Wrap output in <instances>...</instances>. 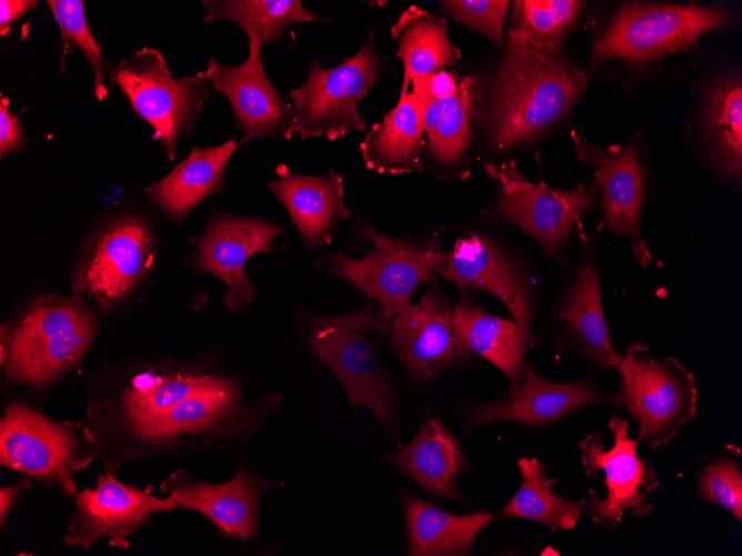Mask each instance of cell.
I'll return each mask as SVG.
<instances>
[{"instance_id":"obj_8","label":"cell","mask_w":742,"mask_h":556,"mask_svg":"<svg viewBox=\"0 0 742 556\" xmlns=\"http://www.w3.org/2000/svg\"><path fill=\"white\" fill-rule=\"evenodd\" d=\"M384 61L374 46V30L353 55L334 68L318 61L309 67L305 82L290 91L294 132L303 140L325 137L334 141L349 132H361L367 121L359 102L377 83Z\"/></svg>"},{"instance_id":"obj_23","label":"cell","mask_w":742,"mask_h":556,"mask_svg":"<svg viewBox=\"0 0 742 556\" xmlns=\"http://www.w3.org/2000/svg\"><path fill=\"white\" fill-rule=\"evenodd\" d=\"M269 188L293 220L307 250L331 244L337 225L350 218L343 202V180L337 172L312 176L280 164Z\"/></svg>"},{"instance_id":"obj_25","label":"cell","mask_w":742,"mask_h":556,"mask_svg":"<svg viewBox=\"0 0 742 556\" xmlns=\"http://www.w3.org/2000/svg\"><path fill=\"white\" fill-rule=\"evenodd\" d=\"M385 461L429 493L465 504L457 477L468 463L457 437L437 417H425L415 437Z\"/></svg>"},{"instance_id":"obj_18","label":"cell","mask_w":742,"mask_h":556,"mask_svg":"<svg viewBox=\"0 0 742 556\" xmlns=\"http://www.w3.org/2000/svg\"><path fill=\"white\" fill-rule=\"evenodd\" d=\"M571 135L576 160L595 169L604 225L626 237L635 260L646 267L652 257L640 233L645 179L635 146H600L576 132Z\"/></svg>"},{"instance_id":"obj_31","label":"cell","mask_w":742,"mask_h":556,"mask_svg":"<svg viewBox=\"0 0 742 556\" xmlns=\"http://www.w3.org/2000/svg\"><path fill=\"white\" fill-rule=\"evenodd\" d=\"M518 467L521 484L499 514L535 520L553 532L575 527L581 512L580 504L552 492L559 478H548L547 468L538 458L523 457L518 462Z\"/></svg>"},{"instance_id":"obj_11","label":"cell","mask_w":742,"mask_h":556,"mask_svg":"<svg viewBox=\"0 0 742 556\" xmlns=\"http://www.w3.org/2000/svg\"><path fill=\"white\" fill-rule=\"evenodd\" d=\"M630 423L612 416L609 428L613 445L605 449L600 432L588 434L580 444L581 463L590 478L603 474L606 495L600 498L594 491L580 502V509L605 528L616 526L625 510L636 518L653 509L650 494L661 487L650 462L638 454L639 439L629 435Z\"/></svg>"},{"instance_id":"obj_39","label":"cell","mask_w":742,"mask_h":556,"mask_svg":"<svg viewBox=\"0 0 742 556\" xmlns=\"http://www.w3.org/2000/svg\"><path fill=\"white\" fill-rule=\"evenodd\" d=\"M33 0H1L0 1V33L7 36L11 26L37 6Z\"/></svg>"},{"instance_id":"obj_28","label":"cell","mask_w":742,"mask_h":556,"mask_svg":"<svg viewBox=\"0 0 742 556\" xmlns=\"http://www.w3.org/2000/svg\"><path fill=\"white\" fill-rule=\"evenodd\" d=\"M390 34L398 41L395 55L403 63L400 97L410 92L412 80L452 67L461 58L448 36L447 21L417 6L400 14Z\"/></svg>"},{"instance_id":"obj_29","label":"cell","mask_w":742,"mask_h":556,"mask_svg":"<svg viewBox=\"0 0 742 556\" xmlns=\"http://www.w3.org/2000/svg\"><path fill=\"white\" fill-rule=\"evenodd\" d=\"M495 518L477 512L453 515L419 498L405 501L409 555L468 556L478 533Z\"/></svg>"},{"instance_id":"obj_34","label":"cell","mask_w":742,"mask_h":556,"mask_svg":"<svg viewBox=\"0 0 742 556\" xmlns=\"http://www.w3.org/2000/svg\"><path fill=\"white\" fill-rule=\"evenodd\" d=\"M47 3L61 31L64 47L77 46L90 63L94 73V94L102 101L108 94L103 80L112 65L102 55L101 47L89 30L83 1L48 0Z\"/></svg>"},{"instance_id":"obj_17","label":"cell","mask_w":742,"mask_h":556,"mask_svg":"<svg viewBox=\"0 0 742 556\" xmlns=\"http://www.w3.org/2000/svg\"><path fill=\"white\" fill-rule=\"evenodd\" d=\"M608 401L592 376L575 382H552L541 377L530 362H523L518 382L498 400L481 405L460 404L465 431L484 425L514 422L527 427L554 423L595 401Z\"/></svg>"},{"instance_id":"obj_15","label":"cell","mask_w":742,"mask_h":556,"mask_svg":"<svg viewBox=\"0 0 742 556\" xmlns=\"http://www.w3.org/2000/svg\"><path fill=\"white\" fill-rule=\"evenodd\" d=\"M153 486L139 488L121 483L113 472L97 475L94 488L74 496L76 510L70 517L64 542L69 546L91 547L108 537L109 545L129 548L128 537L153 513L177 507L173 499L152 495Z\"/></svg>"},{"instance_id":"obj_38","label":"cell","mask_w":742,"mask_h":556,"mask_svg":"<svg viewBox=\"0 0 742 556\" xmlns=\"http://www.w3.org/2000/svg\"><path fill=\"white\" fill-rule=\"evenodd\" d=\"M424 78L428 92L434 100H444L453 95L459 87L457 77L444 69Z\"/></svg>"},{"instance_id":"obj_32","label":"cell","mask_w":742,"mask_h":556,"mask_svg":"<svg viewBox=\"0 0 742 556\" xmlns=\"http://www.w3.org/2000/svg\"><path fill=\"white\" fill-rule=\"evenodd\" d=\"M207 23H238L248 39L261 44L275 42L292 23L325 21L308 11L300 0H203Z\"/></svg>"},{"instance_id":"obj_6","label":"cell","mask_w":742,"mask_h":556,"mask_svg":"<svg viewBox=\"0 0 742 556\" xmlns=\"http://www.w3.org/2000/svg\"><path fill=\"white\" fill-rule=\"evenodd\" d=\"M619 386L609 401L625 408L638 421L636 438L658 448L672 441L696 413L694 376L675 358L654 357L633 344L615 368Z\"/></svg>"},{"instance_id":"obj_9","label":"cell","mask_w":742,"mask_h":556,"mask_svg":"<svg viewBox=\"0 0 742 556\" xmlns=\"http://www.w3.org/2000/svg\"><path fill=\"white\" fill-rule=\"evenodd\" d=\"M82 423L56 422L24 402L8 404L0 422V464L67 497L79 492L72 473L90 464Z\"/></svg>"},{"instance_id":"obj_10","label":"cell","mask_w":742,"mask_h":556,"mask_svg":"<svg viewBox=\"0 0 742 556\" xmlns=\"http://www.w3.org/2000/svg\"><path fill=\"white\" fill-rule=\"evenodd\" d=\"M732 19L721 6L624 3L596 42L595 62L621 59L641 64L689 49L698 38Z\"/></svg>"},{"instance_id":"obj_16","label":"cell","mask_w":742,"mask_h":556,"mask_svg":"<svg viewBox=\"0 0 742 556\" xmlns=\"http://www.w3.org/2000/svg\"><path fill=\"white\" fill-rule=\"evenodd\" d=\"M248 57L239 65H227L207 59L204 71L211 85L223 93L230 104L235 127L242 133L240 143L253 139L289 140L294 132V110L270 82L261 57L260 42L248 39Z\"/></svg>"},{"instance_id":"obj_1","label":"cell","mask_w":742,"mask_h":556,"mask_svg":"<svg viewBox=\"0 0 742 556\" xmlns=\"http://www.w3.org/2000/svg\"><path fill=\"white\" fill-rule=\"evenodd\" d=\"M471 120L499 151L538 139L583 94L588 73L558 50L540 48L510 28L498 67L482 83L473 79Z\"/></svg>"},{"instance_id":"obj_24","label":"cell","mask_w":742,"mask_h":556,"mask_svg":"<svg viewBox=\"0 0 742 556\" xmlns=\"http://www.w3.org/2000/svg\"><path fill=\"white\" fill-rule=\"evenodd\" d=\"M452 322L461 345L495 365L514 386L527 353L539 342L530 325L484 312L468 290H461Z\"/></svg>"},{"instance_id":"obj_13","label":"cell","mask_w":742,"mask_h":556,"mask_svg":"<svg viewBox=\"0 0 742 556\" xmlns=\"http://www.w3.org/2000/svg\"><path fill=\"white\" fill-rule=\"evenodd\" d=\"M390 342L409 377L425 382L449 367L471 364L455 333L452 312L433 276L424 295L394 315Z\"/></svg>"},{"instance_id":"obj_40","label":"cell","mask_w":742,"mask_h":556,"mask_svg":"<svg viewBox=\"0 0 742 556\" xmlns=\"http://www.w3.org/2000/svg\"><path fill=\"white\" fill-rule=\"evenodd\" d=\"M32 485V482L30 479V476L28 475H22L18 481H16L13 484L1 487L0 489V520H1V527L4 525V520L11 509L13 508L16 502L18 501L19 496L28 488H30Z\"/></svg>"},{"instance_id":"obj_12","label":"cell","mask_w":742,"mask_h":556,"mask_svg":"<svg viewBox=\"0 0 742 556\" xmlns=\"http://www.w3.org/2000/svg\"><path fill=\"white\" fill-rule=\"evenodd\" d=\"M149 222L134 214L110 219L91 236L72 272V289L86 292L103 313L132 294L153 260Z\"/></svg>"},{"instance_id":"obj_27","label":"cell","mask_w":742,"mask_h":556,"mask_svg":"<svg viewBox=\"0 0 742 556\" xmlns=\"http://www.w3.org/2000/svg\"><path fill=\"white\" fill-rule=\"evenodd\" d=\"M473 78L463 77L455 93L444 100L430 98L424 111V134L431 173L439 179H467L470 150Z\"/></svg>"},{"instance_id":"obj_4","label":"cell","mask_w":742,"mask_h":556,"mask_svg":"<svg viewBox=\"0 0 742 556\" xmlns=\"http://www.w3.org/2000/svg\"><path fill=\"white\" fill-rule=\"evenodd\" d=\"M391 323L380 310L369 306L343 315L311 316L308 323L309 351L335 374L352 411L368 407L388 431L394 424L391 383L375 343L364 331L385 335Z\"/></svg>"},{"instance_id":"obj_21","label":"cell","mask_w":742,"mask_h":556,"mask_svg":"<svg viewBox=\"0 0 742 556\" xmlns=\"http://www.w3.org/2000/svg\"><path fill=\"white\" fill-rule=\"evenodd\" d=\"M259 479L240 467L229 481L210 484L179 471L169 476L161 489L177 507L193 509L209 518L223 533L242 540L257 529Z\"/></svg>"},{"instance_id":"obj_33","label":"cell","mask_w":742,"mask_h":556,"mask_svg":"<svg viewBox=\"0 0 742 556\" xmlns=\"http://www.w3.org/2000/svg\"><path fill=\"white\" fill-rule=\"evenodd\" d=\"M583 1L517 0L511 2L512 28L540 48L558 50L561 39L573 28Z\"/></svg>"},{"instance_id":"obj_5","label":"cell","mask_w":742,"mask_h":556,"mask_svg":"<svg viewBox=\"0 0 742 556\" xmlns=\"http://www.w3.org/2000/svg\"><path fill=\"white\" fill-rule=\"evenodd\" d=\"M483 168L495 186L493 203L481 211L485 219L518 226L558 260L574 234L585 240L582 220L596 199V183L555 190L525 179L515 160L501 165L484 162Z\"/></svg>"},{"instance_id":"obj_14","label":"cell","mask_w":742,"mask_h":556,"mask_svg":"<svg viewBox=\"0 0 742 556\" xmlns=\"http://www.w3.org/2000/svg\"><path fill=\"white\" fill-rule=\"evenodd\" d=\"M284 226L258 216H238L212 211L208 225L192 254L197 272L218 276L227 286L224 305L239 310L251 303L257 289L245 272L247 261L255 253H270L271 241L280 236Z\"/></svg>"},{"instance_id":"obj_35","label":"cell","mask_w":742,"mask_h":556,"mask_svg":"<svg viewBox=\"0 0 742 556\" xmlns=\"http://www.w3.org/2000/svg\"><path fill=\"white\" fill-rule=\"evenodd\" d=\"M741 451L729 445L720 456L708 462L698 481V492L708 503L721 506L738 520L742 519Z\"/></svg>"},{"instance_id":"obj_26","label":"cell","mask_w":742,"mask_h":556,"mask_svg":"<svg viewBox=\"0 0 742 556\" xmlns=\"http://www.w3.org/2000/svg\"><path fill=\"white\" fill-rule=\"evenodd\" d=\"M240 145L235 138L215 146L193 145L186 160L144 191L168 219L182 222L201 201L225 189L224 169Z\"/></svg>"},{"instance_id":"obj_37","label":"cell","mask_w":742,"mask_h":556,"mask_svg":"<svg viewBox=\"0 0 742 556\" xmlns=\"http://www.w3.org/2000/svg\"><path fill=\"white\" fill-rule=\"evenodd\" d=\"M10 100L1 97L0 101V154H4L22 149L27 140L24 129L19 122V114H11L9 111Z\"/></svg>"},{"instance_id":"obj_36","label":"cell","mask_w":742,"mask_h":556,"mask_svg":"<svg viewBox=\"0 0 742 556\" xmlns=\"http://www.w3.org/2000/svg\"><path fill=\"white\" fill-rule=\"evenodd\" d=\"M440 4L455 21L484 34L498 47L502 46L508 0H443Z\"/></svg>"},{"instance_id":"obj_30","label":"cell","mask_w":742,"mask_h":556,"mask_svg":"<svg viewBox=\"0 0 742 556\" xmlns=\"http://www.w3.org/2000/svg\"><path fill=\"white\" fill-rule=\"evenodd\" d=\"M702 139L710 144L709 163L741 181L742 81L740 74L720 78L710 89L703 111Z\"/></svg>"},{"instance_id":"obj_20","label":"cell","mask_w":742,"mask_h":556,"mask_svg":"<svg viewBox=\"0 0 742 556\" xmlns=\"http://www.w3.org/2000/svg\"><path fill=\"white\" fill-rule=\"evenodd\" d=\"M434 274L460 290H487L497 296L515 321L530 325L535 311L530 286L517 263L489 239L471 234L458 239L445 252Z\"/></svg>"},{"instance_id":"obj_19","label":"cell","mask_w":742,"mask_h":556,"mask_svg":"<svg viewBox=\"0 0 742 556\" xmlns=\"http://www.w3.org/2000/svg\"><path fill=\"white\" fill-rule=\"evenodd\" d=\"M550 313L560 346L574 352L594 370L618 367L622 354L609 335L596 259L582 261Z\"/></svg>"},{"instance_id":"obj_2","label":"cell","mask_w":742,"mask_h":556,"mask_svg":"<svg viewBox=\"0 0 742 556\" xmlns=\"http://www.w3.org/2000/svg\"><path fill=\"white\" fill-rule=\"evenodd\" d=\"M97 327V317L77 294L36 299L12 324L1 325L6 380L47 387L83 358Z\"/></svg>"},{"instance_id":"obj_7","label":"cell","mask_w":742,"mask_h":556,"mask_svg":"<svg viewBox=\"0 0 742 556\" xmlns=\"http://www.w3.org/2000/svg\"><path fill=\"white\" fill-rule=\"evenodd\" d=\"M108 80L122 90L136 113L153 128V139L174 160L179 142L191 135L210 95L204 71L174 78L162 53L144 47L112 65Z\"/></svg>"},{"instance_id":"obj_22","label":"cell","mask_w":742,"mask_h":556,"mask_svg":"<svg viewBox=\"0 0 742 556\" xmlns=\"http://www.w3.org/2000/svg\"><path fill=\"white\" fill-rule=\"evenodd\" d=\"M411 91L373 124L360 143L365 165L379 173L402 175L419 169L425 146L424 111L431 95L425 79L411 82Z\"/></svg>"},{"instance_id":"obj_3","label":"cell","mask_w":742,"mask_h":556,"mask_svg":"<svg viewBox=\"0 0 742 556\" xmlns=\"http://www.w3.org/2000/svg\"><path fill=\"white\" fill-rule=\"evenodd\" d=\"M358 234L371 243L362 257L329 253L317 260L320 271L331 273L358 289L380 305L391 322L410 304L413 292L430 282L445 251L434 235L421 239H395L355 218Z\"/></svg>"}]
</instances>
